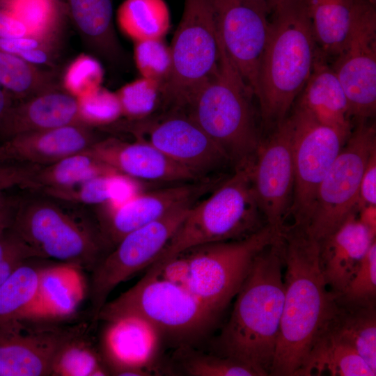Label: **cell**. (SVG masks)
<instances>
[{
    "label": "cell",
    "instance_id": "32",
    "mask_svg": "<svg viewBox=\"0 0 376 376\" xmlns=\"http://www.w3.org/2000/svg\"><path fill=\"white\" fill-rule=\"evenodd\" d=\"M133 181L118 173H111L68 189L43 194L75 205H118L139 192Z\"/></svg>",
    "mask_w": 376,
    "mask_h": 376
},
{
    "label": "cell",
    "instance_id": "39",
    "mask_svg": "<svg viewBox=\"0 0 376 376\" xmlns=\"http://www.w3.org/2000/svg\"><path fill=\"white\" fill-rule=\"evenodd\" d=\"M134 61L141 77L162 84L171 70L170 47L163 38L134 42Z\"/></svg>",
    "mask_w": 376,
    "mask_h": 376
},
{
    "label": "cell",
    "instance_id": "15",
    "mask_svg": "<svg viewBox=\"0 0 376 376\" xmlns=\"http://www.w3.org/2000/svg\"><path fill=\"white\" fill-rule=\"evenodd\" d=\"M221 44L255 95L260 59L271 26L265 0H212Z\"/></svg>",
    "mask_w": 376,
    "mask_h": 376
},
{
    "label": "cell",
    "instance_id": "41",
    "mask_svg": "<svg viewBox=\"0 0 376 376\" xmlns=\"http://www.w3.org/2000/svg\"><path fill=\"white\" fill-rule=\"evenodd\" d=\"M77 100L80 120L88 126L107 125L122 116L116 93L102 86Z\"/></svg>",
    "mask_w": 376,
    "mask_h": 376
},
{
    "label": "cell",
    "instance_id": "51",
    "mask_svg": "<svg viewBox=\"0 0 376 376\" xmlns=\"http://www.w3.org/2000/svg\"><path fill=\"white\" fill-rule=\"evenodd\" d=\"M13 201L6 196L4 191L0 189V209L10 203Z\"/></svg>",
    "mask_w": 376,
    "mask_h": 376
},
{
    "label": "cell",
    "instance_id": "45",
    "mask_svg": "<svg viewBox=\"0 0 376 376\" xmlns=\"http://www.w3.org/2000/svg\"><path fill=\"white\" fill-rule=\"evenodd\" d=\"M22 253L35 258L30 249L13 232L10 228L0 235V261L10 256Z\"/></svg>",
    "mask_w": 376,
    "mask_h": 376
},
{
    "label": "cell",
    "instance_id": "4",
    "mask_svg": "<svg viewBox=\"0 0 376 376\" xmlns=\"http://www.w3.org/2000/svg\"><path fill=\"white\" fill-rule=\"evenodd\" d=\"M280 233L267 224L242 239L205 244L146 268V274L175 283L218 315L239 291L251 264Z\"/></svg>",
    "mask_w": 376,
    "mask_h": 376
},
{
    "label": "cell",
    "instance_id": "49",
    "mask_svg": "<svg viewBox=\"0 0 376 376\" xmlns=\"http://www.w3.org/2000/svg\"><path fill=\"white\" fill-rule=\"evenodd\" d=\"M359 221L370 232L376 235V205H369L361 207L357 211Z\"/></svg>",
    "mask_w": 376,
    "mask_h": 376
},
{
    "label": "cell",
    "instance_id": "24",
    "mask_svg": "<svg viewBox=\"0 0 376 376\" xmlns=\"http://www.w3.org/2000/svg\"><path fill=\"white\" fill-rule=\"evenodd\" d=\"M82 123L78 100L59 86L15 103L6 140L19 134ZM84 124V123H82Z\"/></svg>",
    "mask_w": 376,
    "mask_h": 376
},
{
    "label": "cell",
    "instance_id": "23",
    "mask_svg": "<svg viewBox=\"0 0 376 376\" xmlns=\"http://www.w3.org/2000/svg\"><path fill=\"white\" fill-rule=\"evenodd\" d=\"M375 236L359 221L357 212L320 242V264L329 290L343 293Z\"/></svg>",
    "mask_w": 376,
    "mask_h": 376
},
{
    "label": "cell",
    "instance_id": "22",
    "mask_svg": "<svg viewBox=\"0 0 376 376\" xmlns=\"http://www.w3.org/2000/svg\"><path fill=\"white\" fill-rule=\"evenodd\" d=\"M375 303L352 300L329 290L326 310L318 331L327 334L352 347L375 373Z\"/></svg>",
    "mask_w": 376,
    "mask_h": 376
},
{
    "label": "cell",
    "instance_id": "14",
    "mask_svg": "<svg viewBox=\"0 0 376 376\" xmlns=\"http://www.w3.org/2000/svg\"><path fill=\"white\" fill-rule=\"evenodd\" d=\"M360 0L350 37L332 67L345 93L350 117L358 122L376 112V12Z\"/></svg>",
    "mask_w": 376,
    "mask_h": 376
},
{
    "label": "cell",
    "instance_id": "8",
    "mask_svg": "<svg viewBox=\"0 0 376 376\" xmlns=\"http://www.w3.org/2000/svg\"><path fill=\"white\" fill-rule=\"evenodd\" d=\"M137 315L164 337L188 346L207 334L220 316L182 286L148 274L101 308L96 322Z\"/></svg>",
    "mask_w": 376,
    "mask_h": 376
},
{
    "label": "cell",
    "instance_id": "1",
    "mask_svg": "<svg viewBox=\"0 0 376 376\" xmlns=\"http://www.w3.org/2000/svg\"><path fill=\"white\" fill-rule=\"evenodd\" d=\"M284 301L272 376H303L323 319L329 290L320 264V242L305 228L281 232Z\"/></svg>",
    "mask_w": 376,
    "mask_h": 376
},
{
    "label": "cell",
    "instance_id": "37",
    "mask_svg": "<svg viewBox=\"0 0 376 376\" xmlns=\"http://www.w3.org/2000/svg\"><path fill=\"white\" fill-rule=\"evenodd\" d=\"M116 93L122 116L140 120L148 118L156 109L162 97V84L141 77L126 84Z\"/></svg>",
    "mask_w": 376,
    "mask_h": 376
},
{
    "label": "cell",
    "instance_id": "46",
    "mask_svg": "<svg viewBox=\"0 0 376 376\" xmlns=\"http://www.w3.org/2000/svg\"><path fill=\"white\" fill-rule=\"evenodd\" d=\"M30 35L25 25L10 12L0 6V38Z\"/></svg>",
    "mask_w": 376,
    "mask_h": 376
},
{
    "label": "cell",
    "instance_id": "52",
    "mask_svg": "<svg viewBox=\"0 0 376 376\" xmlns=\"http://www.w3.org/2000/svg\"><path fill=\"white\" fill-rule=\"evenodd\" d=\"M265 1L268 4L269 8L272 11L274 8H276L278 5L285 1V0H265Z\"/></svg>",
    "mask_w": 376,
    "mask_h": 376
},
{
    "label": "cell",
    "instance_id": "44",
    "mask_svg": "<svg viewBox=\"0 0 376 376\" xmlns=\"http://www.w3.org/2000/svg\"><path fill=\"white\" fill-rule=\"evenodd\" d=\"M369 205H376V149L371 152L361 179L357 211Z\"/></svg>",
    "mask_w": 376,
    "mask_h": 376
},
{
    "label": "cell",
    "instance_id": "7",
    "mask_svg": "<svg viewBox=\"0 0 376 376\" xmlns=\"http://www.w3.org/2000/svg\"><path fill=\"white\" fill-rule=\"evenodd\" d=\"M253 160L234 168L207 198L191 207L150 265L194 246L244 238L267 225L261 223L253 189Z\"/></svg>",
    "mask_w": 376,
    "mask_h": 376
},
{
    "label": "cell",
    "instance_id": "10",
    "mask_svg": "<svg viewBox=\"0 0 376 376\" xmlns=\"http://www.w3.org/2000/svg\"><path fill=\"white\" fill-rule=\"evenodd\" d=\"M375 149V125L358 122L319 186L305 228L318 241L329 235L352 212H357L361 179Z\"/></svg>",
    "mask_w": 376,
    "mask_h": 376
},
{
    "label": "cell",
    "instance_id": "53",
    "mask_svg": "<svg viewBox=\"0 0 376 376\" xmlns=\"http://www.w3.org/2000/svg\"><path fill=\"white\" fill-rule=\"evenodd\" d=\"M370 2H371L373 4L375 5V1L376 0H368Z\"/></svg>",
    "mask_w": 376,
    "mask_h": 376
},
{
    "label": "cell",
    "instance_id": "18",
    "mask_svg": "<svg viewBox=\"0 0 376 376\" xmlns=\"http://www.w3.org/2000/svg\"><path fill=\"white\" fill-rule=\"evenodd\" d=\"M171 185L138 192L118 205L104 204L96 221L103 240L111 250L129 233L152 222L175 207L196 199L212 183L208 180Z\"/></svg>",
    "mask_w": 376,
    "mask_h": 376
},
{
    "label": "cell",
    "instance_id": "34",
    "mask_svg": "<svg viewBox=\"0 0 376 376\" xmlns=\"http://www.w3.org/2000/svg\"><path fill=\"white\" fill-rule=\"evenodd\" d=\"M55 81L53 72L0 50V84L15 102L57 86Z\"/></svg>",
    "mask_w": 376,
    "mask_h": 376
},
{
    "label": "cell",
    "instance_id": "27",
    "mask_svg": "<svg viewBox=\"0 0 376 376\" xmlns=\"http://www.w3.org/2000/svg\"><path fill=\"white\" fill-rule=\"evenodd\" d=\"M360 0H305L315 43L322 55L336 56L345 47Z\"/></svg>",
    "mask_w": 376,
    "mask_h": 376
},
{
    "label": "cell",
    "instance_id": "17",
    "mask_svg": "<svg viewBox=\"0 0 376 376\" xmlns=\"http://www.w3.org/2000/svg\"><path fill=\"white\" fill-rule=\"evenodd\" d=\"M251 177L255 197L266 224L281 233L288 217L294 185L290 117L260 141Z\"/></svg>",
    "mask_w": 376,
    "mask_h": 376
},
{
    "label": "cell",
    "instance_id": "19",
    "mask_svg": "<svg viewBox=\"0 0 376 376\" xmlns=\"http://www.w3.org/2000/svg\"><path fill=\"white\" fill-rule=\"evenodd\" d=\"M104 322L101 356L110 375H150L155 371L164 337L153 323L137 315Z\"/></svg>",
    "mask_w": 376,
    "mask_h": 376
},
{
    "label": "cell",
    "instance_id": "36",
    "mask_svg": "<svg viewBox=\"0 0 376 376\" xmlns=\"http://www.w3.org/2000/svg\"><path fill=\"white\" fill-rule=\"evenodd\" d=\"M41 268L27 261L0 285V325L29 316L36 300Z\"/></svg>",
    "mask_w": 376,
    "mask_h": 376
},
{
    "label": "cell",
    "instance_id": "25",
    "mask_svg": "<svg viewBox=\"0 0 376 376\" xmlns=\"http://www.w3.org/2000/svg\"><path fill=\"white\" fill-rule=\"evenodd\" d=\"M81 270L65 263L42 267L36 300L27 318L60 320L75 313L86 292Z\"/></svg>",
    "mask_w": 376,
    "mask_h": 376
},
{
    "label": "cell",
    "instance_id": "28",
    "mask_svg": "<svg viewBox=\"0 0 376 376\" xmlns=\"http://www.w3.org/2000/svg\"><path fill=\"white\" fill-rule=\"evenodd\" d=\"M117 173L103 163L91 148L66 156L49 165L36 167L24 188L45 193L68 189L94 177Z\"/></svg>",
    "mask_w": 376,
    "mask_h": 376
},
{
    "label": "cell",
    "instance_id": "11",
    "mask_svg": "<svg viewBox=\"0 0 376 376\" xmlns=\"http://www.w3.org/2000/svg\"><path fill=\"white\" fill-rule=\"evenodd\" d=\"M195 203H183L129 233L96 265L89 288L93 323L97 322L101 308L114 288L154 262Z\"/></svg>",
    "mask_w": 376,
    "mask_h": 376
},
{
    "label": "cell",
    "instance_id": "35",
    "mask_svg": "<svg viewBox=\"0 0 376 376\" xmlns=\"http://www.w3.org/2000/svg\"><path fill=\"white\" fill-rule=\"evenodd\" d=\"M0 6L21 21L30 35L58 39L65 17V0H0Z\"/></svg>",
    "mask_w": 376,
    "mask_h": 376
},
{
    "label": "cell",
    "instance_id": "30",
    "mask_svg": "<svg viewBox=\"0 0 376 376\" xmlns=\"http://www.w3.org/2000/svg\"><path fill=\"white\" fill-rule=\"evenodd\" d=\"M327 371L332 376H375L365 360L350 345L323 332H318L303 376Z\"/></svg>",
    "mask_w": 376,
    "mask_h": 376
},
{
    "label": "cell",
    "instance_id": "43",
    "mask_svg": "<svg viewBox=\"0 0 376 376\" xmlns=\"http://www.w3.org/2000/svg\"><path fill=\"white\" fill-rule=\"evenodd\" d=\"M342 294L363 302H376V240L362 259L357 272Z\"/></svg>",
    "mask_w": 376,
    "mask_h": 376
},
{
    "label": "cell",
    "instance_id": "13",
    "mask_svg": "<svg viewBox=\"0 0 376 376\" xmlns=\"http://www.w3.org/2000/svg\"><path fill=\"white\" fill-rule=\"evenodd\" d=\"M140 120L132 130L136 139L151 144L201 180L233 165L221 147L182 112L169 111L155 120Z\"/></svg>",
    "mask_w": 376,
    "mask_h": 376
},
{
    "label": "cell",
    "instance_id": "2",
    "mask_svg": "<svg viewBox=\"0 0 376 376\" xmlns=\"http://www.w3.org/2000/svg\"><path fill=\"white\" fill-rule=\"evenodd\" d=\"M281 235L255 257L216 340L218 354L270 375L284 301Z\"/></svg>",
    "mask_w": 376,
    "mask_h": 376
},
{
    "label": "cell",
    "instance_id": "3",
    "mask_svg": "<svg viewBox=\"0 0 376 376\" xmlns=\"http://www.w3.org/2000/svg\"><path fill=\"white\" fill-rule=\"evenodd\" d=\"M315 44L305 0H285L274 8L254 95L267 126L287 118L311 74Z\"/></svg>",
    "mask_w": 376,
    "mask_h": 376
},
{
    "label": "cell",
    "instance_id": "6",
    "mask_svg": "<svg viewBox=\"0 0 376 376\" xmlns=\"http://www.w3.org/2000/svg\"><path fill=\"white\" fill-rule=\"evenodd\" d=\"M253 95L219 40L216 73L180 111L221 147L234 168L253 161L261 141L251 104Z\"/></svg>",
    "mask_w": 376,
    "mask_h": 376
},
{
    "label": "cell",
    "instance_id": "16",
    "mask_svg": "<svg viewBox=\"0 0 376 376\" xmlns=\"http://www.w3.org/2000/svg\"><path fill=\"white\" fill-rule=\"evenodd\" d=\"M58 320L17 319L0 325V376H49L62 344L80 327Z\"/></svg>",
    "mask_w": 376,
    "mask_h": 376
},
{
    "label": "cell",
    "instance_id": "9",
    "mask_svg": "<svg viewBox=\"0 0 376 376\" xmlns=\"http://www.w3.org/2000/svg\"><path fill=\"white\" fill-rule=\"evenodd\" d=\"M170 47L171 66L162 84L169 110L181 111L217 72L219 40L212 0H185Z\"/></svg>",
    "mask_w": 376,
    "mask_h": 376
},
{
    "label": "cell",
    "instance_id": "48",
    "mask_svg": "<svg viewBox=\"0 0 376 376\" xmlns=\"http://www.w3.org/2000/svg\"><path fill=\"white\" fill-rule=\"evenodd\" d=\"M32 259L26 254H17L0 261V285L24 263Z\"/></svg>",
    "mask_w": 376,
    "mask_h": 376
},
{
    "label": "cell",
    "instance_id": "12",
    "mask_svg": "<svg viewBox=\"0 0 376 376\" xmlns=\"http://www.w3.org/2000/svg\"><path fill=\"white\" fill-rule=\"evenodd\" d=\"M290 118L294 185L288 217L292 225L306 228L319 186L350 134L321 124L298 107Z\"/></svg>",
    "mask_w": 376,
    "mask_h": 376
},
{
    "label": "cell",
    "instance_id": "5",
    "mask_svg": "<svg viewBox=\"0 0 376 376\" xmlns=\"http://www.w3.org/2000/svg\"><path fill=\"white\" fill-rule=\"evenodd\" d=\"M34 194L16 204L10 229L35 258L54 259L92 272L109 249L97 221L72 203Z\"/></svg>",
    "mask_w": 376,
    "mask_h": 376
},
{
    "label": "cell",
    "instance_id": "33",
    "mask_svg": "<svg viewBox=\"0 0 376 376\" xmlns=\"http://www.w3.org/2000/svg\"><path fill=\"white\" fill-rule=\"evenodd\" d=\"M86 324H81L58 349L54 358V376L110 375L101 354L88 336Z\"/></svg>",
    "mask_w": 376,
    "mask_h": 376
},
{
    "label": "cell",
    "instance_id": "38",
    "mask_svg": "<svg viewBox=\"0 0 376 376\" xmlns=\"http://www.w3.org/2000/svg\"><path fill=\"white\" fill-rule=\"evenodd\" d=\"M182 373L191 376H258L249 366L220 354H207L182 347Z\"/></svg>",
    "mask_w": 376,
    "mask_h": 376
},
{
    "label": "cell",
    "instance_id": "50",
    "mask_svg": "<svg viewBox=\"0 0 376 376\" xmlns=\"http://www.w3.org/2000/svg\"><path fill=\"white\" fill-rule=\"evenodd\" d=\"M16 204L12 201L0 209V235L10 228L15 215Z\"/></svg>",
    "mask_w": 376,
    "mask_h": 376
},
{
    "label": "cell",
    "instance_id": "20",
    "mask_svg": "<svg viewBox=\"0 0 376 376\" xmlns=\"http://www.w3.org/2000/svg\"><path fill=\"white\" fill-rule=\"evenodd\" d=\"M91 149L106 165L134 180L171 184L205 181L142 140L107 138L100 139Z\"/></svg>",
    "mask_w": 376,
    "mask_h": 376
},
{
    "label": "cell",
    "instance_id": "47",
    "mask_svg": "<svg viewBox=\"0 0 376 376\" xmlns=\"http://www.w3.org/2000/svg\"><path fill=\"white\" fill-rule=\"evenodd\" d=\"M15 101L0 84V137L6 139V130Z\"/></svg>",
    "mask_w": 376,
    "mask_h": 376
},
{
    "label": "cell",
    "instance_id": "31",
    "mask_svg": "<svg viewBox=\"0 0 376 376\" xmlns=\"http://www.w3.org/2000/svg\"><path fill=\"white\" fill-rule=\"evenodd\" d=\"M116 18L120 30L134 42L164 38L171 21L164 0H124Z\"/></svg>",
    "mask_w": 376,
    "mask_h": 376
},
{
    "label": "cell",
    "instance_id": "21",
    "mask_svg": "<svg viewBox=\"0 0 376 376\" xmlns=\"http://www.w3.org/2000/svg\"><path fill=\"white\" fill-rule=\"evenodd\" d=\"M99 140L92 127L82 123L22 133L0 144V163L47 166L90 148Z\"/></svg>",
    "mask_w": 376,
    "mask_h": 376
},
{
    "label": "cell",
    "instance_id": "42",
    "mask_svg": "<svg viewBox=\"0 0 376 376\" xmlns=\"http://www.w3.org/2000/svg\"><path fill=\"white\" fill-rule=\"evenodd\" d=\"M58 39L27 35L19 37L0 38V50L19 56L34 65L53 67Z\"/></svg>",
    "mask_w": 376,
    "mask_h": 376
},
{
    "label": "cell",
    "instance_id": "29",
    "mask_svg": "<svg viewBox=\"0 0 376 376\" xmlns=\"http://www.w3.org/2000/svg\"><path fill=\"white\" fill-rule=\"evenodd\" d=\"M68 15L101 54L115 58L120 53L113 23L112 0H65Z\"/></svg>",
    "mask_w": 376,
    "mask_h": 376
},
{
    "label": "cell",
    "instance_id": "26",
    "mask_svg": "<svg viewBox=\"0 0 376 376\" xmlns=\"http://www.w3.org/2000/svg\"><path fill=\"white\" fill-rule=\"evenodd\" d=\"M297 107L321 124L350 134L352 126L347 100L336 75L320 53L302 90Z\"/></svg>",
    "mask_w": 376,
    "mask_h": 376
},
{
    "label": "cell",
    "instance_id": "40",
    "mask_svg": "<svg viewBox=\"0 0 376 376\" xmlns=\"http://www.w3.org/2000/svg\"><path fill=\"white\" fill-rule=\"evenodd\" d=\"M103 77L104 70L100 63L94 57L82 54L65 70L63 88L78 99L102 86Z\"/></svg>",
    "mask_w": 376,
    "mask_h": 376
}]
</instances>
